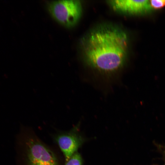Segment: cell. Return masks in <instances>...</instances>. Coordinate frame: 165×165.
<instances>
[{
	"label": "cell",
	"instance_id": "cell-1",
	"mask_svg": "<svg viewBox=\"0 0 165 165\" xmlns=\"http://www.w3.org/2000/svg\"><path fill=\"white\" fill-rule=\"evenodd\" d=\"M127 45V36L123 31L108 28L97 30L90 35L85 42L86 61L101 73L111 75L123 66Z\"/></svg>",
	"mask_w": 165,
	"mask_h": 165
},
{
	"label": "cell",
	"instance_id": "cell-2",
	"mask_svg": "<svg viewBox=\"0 0 165 165\" xmlns=\"http://www.w3.org/2000/svg\"><path fill=\"white\" fill-rule=\"evenodd\" d=\"M53 17L63 25L70 27L78 20L81 13L80 2L77 0H61L52 1L48 6Z\"/></svg>",
	"mask_w": 165,
	"mask_h": 165
},
{
	"label": "cell",
	"instance_id": "cell-3",
	"mask_svg": "<svg viewBox=\"0 0 165 165\" xmlns=\"http://www.w3.org/2000/svg\"><path fill=\"white\" fill-rule=\"evenodd\" d=\"M27 151L28 165H58L54 153L39 142L29 140Z\"/></svg>",
	"mask_w": 165,
	"mask_h": 165
},
{
	"label": "cell",
	"instance_id": "cell-4",
	"mask_svg": "<svg viewBox=\"0 0 165 165\" xmlns=\"http://www.w3.org/2000/svg\"><path fill=\"white\" fill-rule=\"evenodd\" d=\"M56 140L66 161L76 152L82 142L80 137L73 133L60 135Z\"/></svg>",
	"mask_w": 165,
	"mask_h": 165
},
{
	"label": "cell",
	"instance_id": "cell-5",
	"mask_svg": "<svg viewBox=\"0 0 165 165\" xmlns=\"http://www.w3.org/2000/svg\"><path fill=\"white\" fill-rule=\"evenodd\" d=\"M111 2L117 9L131 13H145L150 10L152 7L148 0H114Z\"/></svg>",
	"mask_w": 165,
	"mask_h": 165
},
{
	"label": "cell",
	"instance_id": "cell-6",
	"mask_svg": "<svg viewBox=\"0 0 165 165\" xmlns=\"http://www.w3.org/2000/svg\"><path fill=\"white\" fill-rule=\"evenodd\" d=\"M65 165H82V159L80 154L75 153L67 161Z\"/></svg>",
	"mask_w": 165,
	"mask_h": 165
},
{
	"label": "cell",
	"instance_id": "cell-7",
	"mask_svg": "<svg viewBox=\"0 0 165 165\" xmlns=\"http://www.w3.org/2000/svg\"><path fill=\"white\" fill-rule=\"evenodd\" d=\"M150 1L151 7L158 9L165 6V0H152Z\"/></svg>",
	"mask_w": 165,
	"mask_h": 165
}]
</instances>
